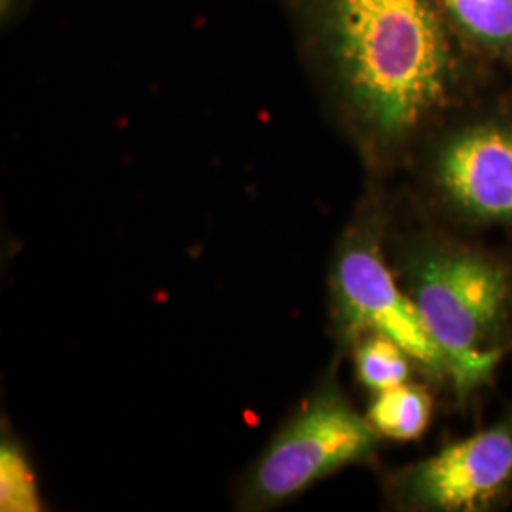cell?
<instances>
[{"label":"cell","mask_w":512,"mask_h":512,"mask_svg":"<svg viewBox=\"0 0 512 512\" xmlns=\"http://www.w3.org/2000/svg\"><path fill=\"white\" fill-rule=\"evenodd\" d=\"M294 48L368 164L408 162L503 76L454 33L437 0H281Z\"/></svg>","instance_id":"1"},{"label":"cell","mask_w":512,"mask_h":512,"mask_svg":"<svg viewBox=\"0 0 512 512\" xmlns=\"http://www.w3.org/2000/svg\"><path fill=\"white\" fill-rule=\"evenodd\" d=\"M404 277L465 403L512 349V260L465 239L429 238L404 258Z\"/></svg>","instance_id":"2"},{"label":"cell","mask_w":512,"mask_h":512,"mask_svg":"<svg viewBox=\"0 0 512 512\" xmlns=\"http://www.w3.org/2000/svg\"><path fill=\"white\" fill-rule=\"evenodd\" d=\"M414 156H421L425 184L450 219L512 230V82L444 120Z\"/></svg>","instance_id":"3"},{"label":"cell","mask_w":512,"mask_h":512,"mask_svg":"<svg viewBox=\"0 0 512 512\" xmlns=\"http://www.w3.org/2000/svg\"><path fill=\"white\" fill-rule=\"evenodd\" d=\"M376 222H363L344 239L332 274L340 327L348 336L384 334L437 378L450 380L448 361L412 296L385 264Z\"/></svg>","instance_id":"4"},{"label":"cell","mask_w":512,"mask_h":512,"mask_svg":"<svg viewBox=\"0 0 512 512\" xmlns=\"http://www.w3.org/2000/svg\"><path fill=\"white\" fill-rule=\"evenodd\" d=\"M380 435L344 395L327 389L274 440L256 467L251 497L270 505L342 467L372 458Z\"/></svg>","instance_id":"5"},{"label":"cell","mask_w":512,"mask_h":512,"mask_svg":"<svg viewBox=\"0 0 512 512\" xmlns=\"http://www.w3.org/2000/svg\"><path fill=\"white\" fill-rule=\"evenodd\" d=\"M399 495L421 511L488 512L511 501L512 406L490 427L444 446L399 476Z\"/></svg>","instance_id":"6"},{"label":"cell","mask_w":512,"mask_h":512,"mask_svg":"<svg viewBox=\"0 0 512 512\" xmlns=\"http://www.w3.org/2000/svg\"><path fill=\"white\" fill-rule=\"evenodd\" d=\"M459 40L512 82V0H437Z\"/></svg>","instance_id":"7"},{"label":"cell","mask_w":512,"mask_h":512,"mask_svg":"<svg viewBox=\"0 0 512 512\" xmlns=\"http://www.w3.org/2000/svg\"><path fill=\"white\" fill-rule=\"evenodd\" d=\"M366 418L380 437L399 442L418 440L433 418V397L423 385H395L376 393Z\"/></svg>","instance_id":"8"},{"label":"cell","mask_w":512,"mask_h":512,"mask_svg":"<svg viewBox=\"0 0 512 512\" xmlns=\"http://www.w3.org/2000/svg\"><path fill=\"white\" fill-rule=\"evenodd\" d=\"M410 359L395 340L370 332L355 349L357 380L374 393L406 384L410 378Z\"/></svg>","instance_id":"9"},{"label":"cell","mask_w":512,"mask_h":512,"mask_svg":"<svg viewBox=\"0 0 512 512\" xmlns=\"http://www.w3.org/2000/svg\"><path fill=\"white\" fill-rule=\"evenodd\" d=\"M0 511H40L37 480L14 442H2L0 448Z\"/></svg>","instance_id":"10"},{"label":"cell","mask_w":512,"mask_h":512,"mask_svg":"<svg viewBox=\"0 0 512 512\" xmlns=\"http://www.w3.org/2000/svg\"><path fill=\"white\" fill-rule=\"evenodd\" d=\"M33 0H0V27L4 33L12 31L27 16Z\"/></svg>","instance_id":"11"}]
</instances>
